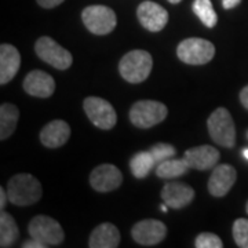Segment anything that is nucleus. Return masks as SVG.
Listing matches in <instances>:
<instances>
[{"label": "nucleus", "instance_id": "f257e3e1", "mask_svg": "<svg viewBox=\"0 0 248 248\" xmlns=\"http://www.w3.org/2000/svg\"><path fill=\"white\" fill-rule=\"evenodd\" d=\"M7 195L14 205H32L42 199V185L31 174H17L9 181Z\"/></svg>", "mask_w": 248, "mask_h": 248}, {"label": "nucleus", "instance_id": "f03ea898", "mask_svg": "<svg viewBox=\"0 0 248 248\" xmlns=\"http://www.w3.org/2000/svg\"><path fill=\"white\" fill-rule=\"evenodd\" d=\"M153 66L152 55L143 50L130 51L119 62V72L124 80L128 83L138 84L149 78Z\"/></svg>", "mask_w": 248, "mask_h": 248}, {"label": "nucleus", "instance_id": "7ed1b4c3", "mask_svg": "<svg viewBox=\"0 0 248 248\" xmlns=\"http://www.w3.org/2000/svg\"><path fill=\"white\" fill-rule=\"evenodd\" d=\"M207 127L215 143L225 148H233L236 142V127L226 108L215 109L207 120Z\"/></svg>", "mask_w": 248, "mask_h": 248}, {"label": "nucleus", "instance_id": "20e7f679", "mask_svg": "<svg viewBox=\"0 0 248 248\" xmlns=\"http://www.w3.org/2000/svg\"><path fill=\"white\" fill-rule=\"evenodd\" d=\"M169 115V109L159 101H138L130 109V120L138 128H151L161 123Z\"/></svg>", "mask_w": 248, "mask_h": 248}, {"label": "nucleus", "instance_id": "39448f33", "mask_svg": "<svg viewBox=\"0 0 248 248\" xmlns=\"http://www.w3.org/2000/svg\"><path fill=\"white\" fill-rule=\"evenodd\" d=\"M177 55L187 65H204L214 58L215 46L205 39L190 37L178 45Z\"/></svg>", "mask_w": 248, "mask_h": 248}, {"label": "nucleus", "instance_id": "423d86ee", "mask_svg": "<svg viewBox=\"0 0 248 248\" xmlns=\"http://www.w3.org/2000/svg\"><path fill=\"white\" fill-rule=\"evenodd\" d=\"M28 232L32 239L39 240L46 247L60 246L65 239L61 225L55 219L46 215H37L32 218L28 226Z\"/></svg>", "mask_w": 248, "mask_h": 248}, {"label": "nucleus", "instance_id": "0eeeda50", "mask_svg": "<svg viewBox=\"0 0 248 248\" xmlns=\"http://www.w3.org/2000/svg\"><path fill=\"white\" fill-rule=\"evenodd\" d=\"M81 19L86 28L94 35H108L116 28V13L107 6H89L83 10Z\"/></svg>", "mask_w": 248, "mask_h": 248}, {"label": "nucleus", "instance_id": "6e6552de", "mask_svg": "<svg viewBox=\"0 0 248 248\" xmlns=\"http://www.w3.org/2000/svg\"><path fill=\"white\" fill-rule=\"evenodd\" d=\"M35 50L40 60L54 66L55 69L65 71L73 62L72 54L48 36H43L36 42Z\"/></svg>", "mask_w": 248, "mask_h": 248}, {"label": "nucleus", "instance_id": "1a4fd4ad", "mask_svg": "<svg viewBox=\"0 0 248 248\" xmlns=\"http://www.w3.org/2000/svg\"><path fill=\"white\" fill-rule=\"evenodd\" d=\"M83 108L90 122L101 130H110L117 123L115 108L107 99L99 97H87L84 99Z\"/></svg>", "mask_w": 248, "mask_h": 248}, {"label": "nucleus", "instance_id": "9d476101", "mask_svg": "<svg viewBox=\"0 0 248 248\" xmlns=\"http://www.w3.org/2000/svg\"><path fill=\"white\" fill-rule=\"evenodd\" d=\"M131 236L135 243L145 247H151L159 244L166 239L167 226L157 219H143L134 225Z\"/></svg>", "mask_w": 248, "mask_h": 248}, {"label": "nucleus", "instance_id": "9b49d317", "mask_svg": "<svg viewBox=\"0 0 248 248\" xmlns=\"http://www.w3.org/2000/svg\"><path fill=\"white\" fill-rule=\"evenodd\" d=\"M123 184V174L113 164H101L91 171L90 185L97 192H112Z\"/></svg>", "mask_w": 248, "mask_h": 248}, {"label": "nucleus", "instance_id": "f8f14e48", "mask_svg": "<svg viewBox=\"0 0 248 248\" xmlns=\"http://www.w3.org/2000/svg\"><path fill=\"white\" fill-rule=\"evenodd\" d=\"M137 17L142 27L149 32H160L169 22V11L157 3L146 0L138 6Z\"/></svg>", "mask_w": 248, "mask_h": 248}, {"label": "nucleus", "instance_id": "ddd939ff", "mask_svg": "<svg viewBox=\"0 0 248 248\" xmlns=\"http://www.w3.org/2000/svg\"><path fill=\"white\" fill-rule=\"evenodd\" d=\"M236 179H237V172L231 164L217 166L208 179V192L214 197H223L229 193Z\"/></svg>", "mask_w": 248, "mask_h": 248}, {"label": "nucleus", "instance_id": "4468645a", "mask_svg": "<svg viewBox=\"0 0 248 248\" xmlns=\"http://www.w3.org/2000/svg\"><path fill=\"white\" fill-rule=\"evenodd\" d=\"M163 202L172 210H181L192 203L195 199V190L186 184L181 182H169L163 186L161 190Z\"/></svg>", "mask_w": 248, "mask_h": 248}, {"label": "nucleus", "instance_id": "2eb2a0df", "mask_svg": "<svg viewBox=\"0 0 248 248\" xmlns=\"http://www.w3.org/2000/svg\"><path fill=\"white\" fill-rule=\"evenodd\" d=\"M24 90L29 95L37 98L51 97L55 91V81L43 71H32L24 80Z\"/></svg>", "mask_w": 248, "mask_h": 248}, {"label": "nucleus", "instance_id": "dca6fc26", "mask_svg": "<svg viewBox=\"0 0 248 248\" xmlns=\"http://www.w3.org/2000/svg\"><path fill=\"white\" fill-rule=\"evenodd\" d=\"M184 159L186 160L190 169L205 171L215 167V164L219 160V152L210 145L196 146L185 152Z\"/></svg>", "mask_w": 248, "mask_h": 248}, {"label": "nucleus", "instance_id": "f3484780", "mask_svg": "<svg viewBox=\"0 0 248 248\" xmlns=\"http://www.w3.org/2000/svg\"><path fill=\"white\" fill-rule=\"evenodd\" d=\"M21 65V55L14 46H0V84L4 86L14 79Z\"/></svg>", "mask_w": 248, "mask_h": 248}, {"label": "nucleus", "instance_id": "a211bd4d", "mask_svg": "<svg viewBox=\"0 0 248 248\" xmlns=\"http://www.w3.org/2000/svg\"><path fill=\"white\" fill-rule=\"evenodd\" d=\"M71 137V127L63 120H53L40 131V141L47 148H60Z\"/></svg>", "mask_w": 248, "mask_h": 248}, {"label": "nucleus", "instance_id": "6ab92c4d", "mask_svg": "<svg viewBox=\"0 0 248 248\" xmlns=\"http://www.w3.org/2000/svg\"><path fill=\"white\" fill-rule=\"evenodd\" d=\"M120 244V232L113 223H101L90 236V248H116Z\"/></svg>", "mask_w": 248, "mask_h": 248}, {"label": "nucleus", "instance_id": "aec40b11", "mask_svg": "<svg viewBox=\"0 0 248 248\" xmlns=\"http://www.w3.org/2000/svg\"><path fill=\"white\" fill-rule=\"evenodd\" d=\"M19 117V110L13 104H3L0 107V140L4 141L14 133Z\"/></svg>", "mask_w": 248, "mask_h": 248}, {"label": "nucleus", "instance_id": "412c9836", "mask_svg": "<svg viewBox=\"0 0 248 248\" xmlns=\"http://www.w3.org/2000/svg\"><path fill=\"white\" fill-rule=\"evenodd\" d=\"M19 232L14 218L6 211L0 214V247H13L17 243Z\"/></svg>", "mask_w": 248, "mask_h": 248}, {"label": "nucleus", "instance_id": "4be33fe9", "mask_svg": "<svg viewBox=\"0 0 248 248\" xmlns=\"http://www.w3.org/2000/svg\"><path fill=\"white\" fill-rule=\"evenodd\" d=\"M190 169L185 159H169L157 164L156 175L163 179H174L182 177Z\"/></svg>", "mask_w": 248, "mask_h": 248}, {"label": "nucleus", "instance_id": "5701e85b", "mask_svg": "<svg viewBox=\"0 0 248 248\" xmlns=\"http://www.w3.org/2000/svg\"><path fill=\"white\" fill-rule=\"evenodd\" d=\"M156 164L153 155L149 152H140L130 160V169L135 178H145Z\"/></svg>", "mask_w": 248, "mask_h": 248}, {"label": "nucleus", "instance_id": "b1692460", "mask_svg": "<svg viewBox=\"0 0 248 248\" xmlns=\"http://www.w3.org/2000/svg\"><path fill=\"white\" fill-rule=\"evenodd\" d=\"M193 13L202 19L207 28H214L218 22V16L213 7L211 0H195L193 1Z\"/></svg>", "mask_w": 248, "mask_h": 248}, {"label": "nucleus", "instance_id": "393cba45", "mask_svg": "<svg viewBox=\"0 0 248 248\" xmlns=\"http://www.w3.org/2000/svg\"><path fill=\"white\" fill-rule=\"evenodd\" d=\"M233 239L240 248H248V219L240 218L234 221Z\"/></svg>", "mask_w": 248, "mask_h": 248}, {"label": "nucleus", "instance_id": "a878e982", "mask_svg": "<svg viewBox=\"0 0 248 248\" xmlns=\"http://www.w3.org/2000/svg\"><path fill=\"white\" fill-rule=\"evenodd\" d=\"M195 246L197 248H222V240L214 233H202L195 240Z\"/></svg>", "mask_w": 248, "mask_h": 248}, {"label": "nucleus", "instance_id": "bb28decb", "mask_svg": "<svg viewBox=\"0 0 248 248\" xmlns=\"http://www.w3.org/2000/svg\"><path fill=\"white\" fill-rule=\"evenodd\" d=\"M151 153L153 155V157H155L156 164H160L164 160H169L171 157H174L175 149L171 145H167V143H157V145H155L152 148Z\"/></svg>", "mask_w": 248, "mask_h": 248}, {"label": "nucleus", "instance_id": "cd10ccee", "mask_svg": "<svg viewBox=\"0 0 248 248\" xmlns=\"http://www.w3.org/2000/svg\"><path fill=\"white\" fill-rule=\"evenodd\" d=\"M39 3V6H42L43 9H54L57 6H60L62 1L65 0H36Z\"/></svg>", "mask_w": 248, "mask_h": 248}, {"label": "nucleus", "instance_id": "c85d7f7f", "mask_svg": "<svg viewBox=\"0 0 248 248\" xmlns=\"http://www.w3.org/2000/svg\"><path fill=\"white\" fill-rule=\"evenodd\" d=\"M22 248H47V247H46L43 243H40L39 240L32 239V237H31V240H27V241L22 244Z\"/></svg>", "mask_w": 248, "mask_h": 248}, {"label": "nucleus", "instance_id": "c756f323", "mask_svg": "<svg viewBox=\"0 0 248 248\" xmlns=\"http://www.w3.org/2000/svg\"><path fill=\"white\" fill-rule=\"evenodd\" d=\"M240 102L248 110V86H246L244 89L241 90V93H240Z\"/></svg>", "mask_w": 248, "mask_h": 248}, {"label": "nucleus", "instance_id": "7c9ffc66", "mask_svg": "<svg viewBox=\"0 0 248 248\" xmlns=\"http://www.w3.org/2000/svg\"><path fill=\"white\" fill-rule=\"evenodd\" d=\"M240 3H241V0H222V6L226 10L234 9L236 6H239Z\"/></svg>", "mask_w": 248, "mask_h": 248}, {"label": "nucleus", "instance_id": "2f4dec72", "mask_svg": "<svg viewBox=\"0 0 248 248\" xmlns=\"http://www.w3.org/2000/svg\"><path fill=\"white\" fill-rule=\"evenodd\" d=\"M7 199H9V195H6V190L1 187V189H0V208H1V210H4L6 203H7Z\"/></svg>", "mask_w": 248, "mask_h": 248}, {"label": "nucleus", "instance_id": "473e14b6", "mask_svg": "<svg viewBox=\"0 0 248 248\" xmlns=\"http://www.w3.org/2000/svg\"><path fill=\"white\" fill-rule=\"evenodd\" d=\"M170 3H172V4H177V3H179L181 0H169Z\"/></svg>", "mask_w": 248, "mask_h": 248}, {"label": "nucleus", "instance_id": "72a5a7b5", "mask_svg": "<svg viewBox=\"0 0 248 248\" xmlns=\"http://www.w3.org/2000/svg\"><path fill=\"white\" fill-rule=\"evenodd\" d=\"M243 155H244V157H246V159H248V149H246V151L243 152Z\"/></svg>", "mask_w": 248, "mask_h": 248}, {"label": "nucleus", "instance_id": "f704fd0d", "mask_svg": "<svg viewBox=\"0 0 248 248\" xmlns=\"http://www.w3.org/2000/svg\"><path fill=\"white\" fill-rule=\"evenodd\" d=\"M247 214H248V203H247Z\"/></svg>", "mask_w": 248, "mask_h": 248}]
</instances>
